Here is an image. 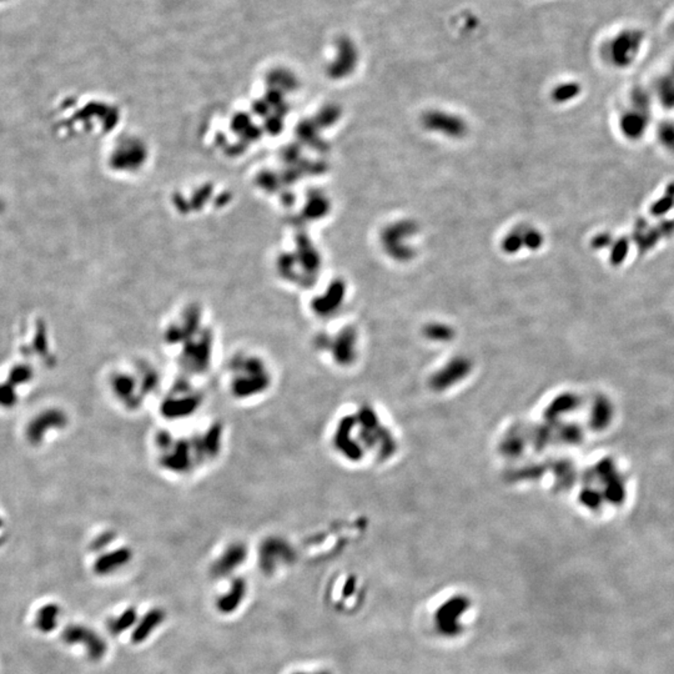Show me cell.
Segmentation results:
<instances>
[{
    "label": "cell",
    "mask_w": 674,
    "mask_h": 674,
    "mask_svg": "<svg viewBox=\"0 0 674 674\" xmlns=\"http://www.w3.org/2000/svg\"><path fill=\"white\" fill-rule=\"evenodd\" d=\"M230 431L216 417L180 426L159 425L150 438L152 463L161 477L189 484L211 472L227 456Z\"/></svg>",
    "instance_id": "cell-1"
},
{
    "label": "cell",
    "mask_w": 674,
    "mask_h": 674,
    "mask_svg": "<svg viewBox=\"0 0 674 674\" xmlns=\"http://www.w3.org/2000/svg\"><path fill=\"white\" fill-rule=\"evenodd\" d=\"M160 344L175 373L206 381L220 365V336L205 308L184 303L168 316Z\"/></svg>",
    "instance_id": "cell-2"
},
{
    "label": "cell",
    "mask_w": 674,
    "mask_h": 674,
    "mask_svg": "<svg viewBox=\"0 0 674 674\" xmlns=\"http://www.w3.org/2000/svg\"><path fill=\"white\" fill-rule=\"evenodd\" d=\"M222 390L240 407H254L269 400L278 384V369L270 355L258 347L239 346L222 356Z\"/></svg>",
    "instance_id": "cell-3"
},
{
    "label": "cell",
    "mask_w": 674,
    "mask_h": 674,
    "mask_svg": "<svg viewBox=\"0 0 674 674\" xmlns=\"http://www.w3.org/2000/svg\"><path fill=\"white\" fill-rule=\"evenodd\" d=\"M208 401L205 381L174 372L165 380L155 401L159 425L180 426L195 423L205 416Z\"/></svg>",
    "instance_id": "cell-4"
},
{
    "label": "cell",
    "mask_w": 674,
    "mask_h": 674,
    "mask_svg": "<svg viewBox=\"0 0 674 674\" xmlns=\"http://www.w3.org/2000/svg\"><path fill=\"white\" fill-rule=\"evenodd\" d=\"M132 371H115L109 378L110 389L118 402L130 412L157 401L166 378L154 361L138 357L132 361Z\"/></svg>",
    "instance_id": "cell-5"
},
{
    "label": "cell",
    "mask_w": 674,
    "mask_h": 674,
    "mask_svg": "<svg viewBox=\"0 0 674 674\" xmlns=\"http://www.w3.org/2000/svg\"><path fill=\"white\" fill-rule=\"evenodd\" d=\"M311 340V348L317 360L335 371H345L353 367L359 357V335L351 326L331 328L321 325Z\"/></svg>",
    "instance_id": "cell-6"
},
{
    "label": "cell",
    "mask_w": 674,
    "mask_h": 674,
    "mask_svg": "<svg viewBox=\"0 0 674 674\" xmlns=\"http://www.w3.org/2000/svg\"><path fill=\"white\" fill-rule=\"evenodd\" d=\"M299 560V551L283 535H266L256 549L258 567L265 576L270 577L280 571L290 568Z\"/></svg>",
    "instance_id": "cell-7"
},
{
    "label": "cell",
    "mask_w": 674,
    "mask_h": 674,
    "mask_svg": "<svg viewBox=\"0 0 674 674\" xmlns=\"http://www.w3.org/2000/svg\"><path fill=\"white\" fill-rule=\"evenodd\" d=\"M418 233L417 222L410 219L393 221L381 231V246L389 258L397 263H409L416 258L414 240Z\"/></svg>",
    "instance_id": "cell-8"
},
{
    "label": "cell",
    "mask_w": 674,
    "mask_h": 674,
    "mask_svg": "<svg viewBox=\"0 0 674 674\" xmlns=\"http://www.w3.org/2000/svg\"><path fill=\"white\" fill-rule=\"evenodd\" d=\"M312 290L305 305L308 314L321 325L332 321L346 296V284L342 280H335L323 289L312 285Z\"/></svg>",
    "instance_id": "cell-9"
},
{
    "label": "cell",
    "mask_w": 674,
    "mask_h": 674,
    "mask_svg": "<svg viewBox=\"0 0 674 674\" xmlns=\"http://www.w3.org/2000/svg\"><path fill=\"white\" fill-rule=\"evenodd\" d=\"M471 603L465 597H454L442 603L436 611V627L442 636L456 637L466 628Z\"/></svg>",
    "instance_id": "cell-10"
},
{
    "label": "cell",
    "mask_w": 674,
    "mask_h": 674,
    "mask_svg": "<svg viewBox=\"0 0 674 674\" xmlns=\"http://www.w3.org/2000/svg\"><path fill=\"white\" fill-rule=\"evenodd\" d=\"M250 556L249 546L242 541L233 540L227 543L210 565V574L214 578H230L245 565Z\"/></svg>",
    "instance_id": "cell-11"
},
{
    "label": "cell",
    "mask_w": 674,
    "mask_h": 674,
    "mask_svg": "<svg viewBox=\"0 0 674 674\" xmlns=\"http://www.w3.org/2000/svg\"><path fill=\"white\" fill-rule=\"evenodd\" d=\"M421 123L427 132L440 134L448 139H462L468 132L466 120L462 116L440 109L426 112L421 118Z\"/></svg>",
    "instance_id": "cell-12"
},
{
    "label": "cell",
    "mask_w": 674,
    "mask_h": 674,
    "mask_svg": "<svg viewBox=\"0 0 674 674\" xmlns=\"http://www.w3.org/2000/svg\"><path fill=\"white\" fill-rule=\"evenodd\" d=\"M62 641L68 646H82L90 661H101L107 653V641L96 630L84 624L68 626L62 633Z\"/></svg>",
    "instance_id": "cell-13"
},
{
    "label": "cell",
    "mask_w": 674,
    "mask_h": 674,
    "mask_svg": "<svg viewBox=\"0 0 674 674\" xmlns=\"http://www.w3.org/2000/svg\"><path fill=\"white\" fill-rule=\"evenodd\" d=\"M249 593V585L244 577L233 576L224 592H221L215 599V608L222 616H230L245 602Z\"/></svg>",
    "instance_id": "cell-14"
},
{
    "label": "cell",
    "mask_w": 674,
    "mask_h": 674,
    "mask_svg": "<svg viewBox=\"0 0 674 674\" xmlns=\"http://www.w3.org/2000/svg\"><path fill=\"white\" fill-rule=\"evenodd\" d=\"M68 423V417L63 411H44L33 420L26 427V438L33 445H38L43 441L45 432L48 429H64Z\"/></svg>",
    "instance_id": "cell-15"
},
{
    "label": "cell",
    "mask_w": 674,
    "mask_h": 674,
    "mask_svg": "<svg viewBox=\"0 0 674 674\" xmlns=\"http://www.w3.org/2000/svg\"><path fill=\"white\" fill-rule=\"evenodd\" d=\"M166 621V612L161 607H154L139 617L132 628V644H141L148 641Z\"/></svg>",
    "instance_id": "cell-16"
},
{
    "label": "cell",
    "mask_w": 674,
    "mask_h": 674,
    "mask_svg": "<svg viewBox=\"0 0 674 674\" xmlns=\"http://www.w3.org/2000/svg\"><path fill=\"white\" fill-rule=\"evenodd\" d=\"M639 44V38L633 34H622L614 39L608 46V59L616 66H626L636 57L637 49Z\"/></svg>",
    "instance_id": "cell-17"
},
{
    "label": "cell",
    "mask_w": 674,
    "mask_h": 674,
    "mask_svg": "<svg viewBox=\"0 0 674 674\" xmlns=\"http://www.w3.org/2000/svg\"><path fill=\"white\" fill-rule=\"evenodd\" d=\"M132 560V549L127 547H120L99 556L95 561L93 569L98 576H109L121 568L126 567Z\"/></svg>",
    "instance_id": "cell-18"
},
{
    "label": "cell",
    "mask_w": 674,
    "mask_h": 674,
    "mask_svg": "<svg viewBox=\"0 0 674 674\" xmlns=\"http://www.w3.org/2000/svg\"><path fill=\"white\" fill-rule=\"evenodd\" d=\"M139 619V613L135 607H127L126 610L121 612L118 616L112 617L107 622V628L109 633L114 637L123 635L126 630L134 628Z\"/></svg>",
    "instance_id": "cell-19"
},
{
    "label": "cell",
    "mask_w": 674,
    "mask_h": 674,
    "mask_svg": "<svg viewBox=\"0 0 674 674\" xmlns=\"http://www.w3.org/2000/svg\"><path fill=\"white\" fill-rule=\"evenodd\" d=\"M60 607L57 603H48L43 605L35 617V627L42 633H51L57 627V619L60 616Z\"/></svg>",
    "instance_id": "cell-20"
},
{
    "label": "cell",
    "mask_w": 674,
    "mask_h": 674,
    "mask_svg": "<svg viewBox=\"0 0 674 674\" xmlns=\"http://www.w3.org/2000/svg\"><path fill=\"white\" fill-rule=\"evenodd\" d=\"M580 94V85L578 82H561L552 90V100L557 104H565L572 101Z\"/></svg>",
    "instance_id": "cell-21"
},
{
    "label": "cell",
    "mask_w": 674,
    "mask_h": 674,
    "mask_svg": "<svg viewBox=\"0 0 674 674\" xmlns=\"http://www.w3.org/2000/svg\"><path fill=\"white\" fill-rule=\"evenodd\" d=\"M523 249L522 229L521 225H517L502 240V250L507 255H516Z\"/></svg>",
    "instance_id": "cell-22"
},
{
    "label": "cell",
    "mask_w": 674,
    "mask_h": 674,
    "mask_svg": "<svg viewBox=\"0 0 674 674\" xmlns=\"http://www.w3.org/2000/svg\"><path fill=\"white\" fill-rule=\"evenodd\" d=\"M522 229L523 246L529 251L540 250L544 242L543 233L531 225H521Z\"/></svg>",
    "instance_id": "cell-23"
},
{
    "label": "cell",
    "mask_w": 674,
    "mask_h": 674,
    "mask_svg": "<svg viewBox=\"0 0 674 674\" xmlns=\"http://www.w3.org/2000/svg\"><path fill=\"white\" fill-rule=\"evenodd\" d=\"M32 367L28 365H18L12 369L10 376H9V384H13L14 387L17 384H26L29 380H32Z\"/></svg>",
    "instance_id": "cell-24"
},
{
    "label": "cell",
    "mask_w": 674,
    "mask_h": 674,
    "mask_svg": "<svg viewBox=\"0 0 674 674\" xmlns=\"http://www.w3.org/2000/svg\"><path fill=\"white\" fill-rule=\"evenodd\" d=\"M17 402V395L14 391L13 384H0V406L3 407H13Z\"/></svg>",
    "instance_id": "cell-25"
},
{
    "label": "cell",
    "mask_w": 674,
    "mask_h": 674,
    "mask_svg": "<svg viewBox=\"0 0 674 674\" xmlns=\"http://www.w3.org/2000/svg\"><path fill=\"white\" fill-rule=\"evenodd\" d=\"M34 348L38 351L42 356H49L48 355V345H46V335H45L44 325L40 322L38 323V331L34 340Z\"/></svg>",
    "instance_id": "cell-26"
},
{
    "label": "cell",
    "mask_w": 674,
    "mask_h": 674,
    "mask_svg": "<svg viewBox=\"0 0 674 674\" xmlns=\"http://www.w3.org/2000/svg\"><path fill=\"white\" fill-rule=\"evenodd\" d=\"M611 261L613 264H619L623 261L627 252V242L624 240H618L617 242L612 244Z\"/></svg>",
    "instance_id": "cell-27"
},
{
    "label": "cell",
    "mask_w": 674,
    "mask_h": 674,
    "mask_svg": "<svg viewBox=\"0 0 674 674\" xmlns=\"http://www.w3.org/2000/svg\"><path fill=\"white\" fill-rule=\"evenodd\" d=\"M114 540H115V533L107 531V532H104V533H101V535H98L95 538L93 543H91V546H90V549H93V551H100V549H104L105 547H107L110 543H113Z\"/></svg>",
    "instance_id": "cell-28"
},
{
    "label": "cell",
    "mask_w": 674,
    "mask_h": 674,
    "mask_svg": "<svg viewBox=\"0 0 674 674\" xmlns=\"http://www.w3.org/2000/svg\"><path fill=\"white\" fill-rule=\"evenodd\" d=\"M613 244L611 236L608 233H599L592 240V246L597 250H603L605 247H610Z\"/></svg>",
    "instance_id": "cell-29"
},
{
    "label": "cell",
    "mask_w": 674,
    "mask_h": 674,
    "mask_svg": "<svg viewBox=\"0 0 674 674\" xmlns=\"http://www.w3.org/2000/svg\"><path fill=\"white\" fill-rule=\"evenodd\" d=\"M291 674H332L328 671H325V669H321V671H314V672H306V671H296V672H292Z\"/></svg>",
    "instance_id": "cell-30"
},
{
    "label": "cell",
    "mask_w": 674,
    "mask_h": 674,
    "mask_svg": "<svg viewBox=\"0 0 674 674\" xmlns=\"http://www.w3.org/2000/svg\"><path fill=\"white\" fill-rule=\"evenodd\" d=\"M0 526H1V520H0Z\"/></svg>",
    "instance_id": "cell-31"
}]
</instances>
